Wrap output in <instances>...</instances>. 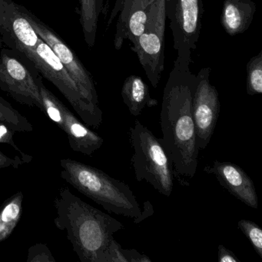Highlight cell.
Returning a JSON list of instances; mask_svg holds the SVG:
<instances>
[{"mask_svg":"<svg viewBox=\"0 0 262 262\" xmlns=\"http://www.w3.org/2000/svg\"><path fill=\"white\" fill-rule=\"evenodd\" d=\"M27 262H56L51 251L47 245L36 244L28 250Z\"/></svg>","mask_w":262,"mask_h":262,"instance_id":"44dd1931","label":"cell"},{"mask_svg":"<svg viewBox=\"0 0 262 262\" xmlns=\"http://www.w3.org/2000/svg\"><path fill=\"white\" fill-rule=\"evenodd\" d=\"M0 122L13 128L18 133H31L33 126L28 119L23 116L10 102L0 96Z\"/></svg>","mask_w":262,"mask_h":262,"instance_id":"ac0fdd59","label":"cell"},{"mask_svg":"<svg viewBox=\"0 0 262 262\" xmlns=\"http://www.w3.org/2000/svg\"><path fill=\"white\" fill-rule=\"evenodd\" d=\"M22 55L60 91L85 125L94 128L100 127L103 120L100 107L82 97L76 82L47 42L39 38L34 50H27Z\"/></svg>","mask_w":262,"mask_h":262,"instance_id":"5b68a950","label":"cell"},{"mask_svg":"<svg viewBox=\"0 0 262 262\" xmlns=\"http://www.w3.org/2000/svg\"><path fill=\"white\" fill-rule=\"evenodd\" d=\"M154 214V208L153 205H151V202L149 201H145L143 203V210L141 211L140 215L137 219H134L133 222L134 224H139L141 222H143L145 219L148 217H151Z\"/></svg>","mask_w":262,"mask_h":262,"instance_id":"d4e9b609","label":"cell"},{"mask_svg":"<svg viewBox=\"0 0 262 262\" xmlns=\"http://www.w3.org/2000/svg\"><path fill=\"white\" fill-rule=\"evenodd\" d=\"M13 3V0H0V24H2L7 11Z\"/></svg>","mask_w":262,"mask_h":262,"instance_id":"484cf974","label":"cell"},{"mask_svg":"<svg viewBox=\"0 0 262 262\" xmlns=\"http://www.w3.org/2000/svg\"><path fill=\"white\" fill-rule=\"evenodd\" d=\"M165 25V0H155L145 30L132 48L155 89L159 85L164 70Z\"/></svg>","mask_w":262,"mask_h":262,"instance_id":"8992f818","label":"cell"},{"mask_svg":"<svg viewBox=\"0 0 262 262\" xmlns=\"http://www.w3.org/2000/svg\"><path fill=\"white\" fill-rule=\"evenodd\" d=\"M246 91L249 96L262 93V51L247 64Z\"/></svg>","mask_w":262,"mask_h":262,"instance_id":"d6986e66","label":"cell"},{"mask_svg":"<svg viewBox=\"0 0 262 262\" xmlns=\"http://www.w3.org/2000/svg\"><path fill=\"white\" fill-rule=\"evenodd\" d=\"M78 1H80V0H78Z\"/></svg>","mask_w":262,"mask_h":262,"instance_id":"4316f807","label":"cell"},{"mask_svg":"<svg viewBox=\"0 0 262 262\" xmlns=\"http://www.w3.org/2000/svg\"><path fill=\"white\" fill-rule=\"evenodd\" d=\"M204 171L213 174L224 188L242 203L254 209L258 208V198L254 182L239 165L215 160L206 165Z\"/></svg>","mask_w":262,"mask_h":262,"instance_id":"7c38bea8","label":"cell"},{"mask_svg":"<svg viewBox=\"0 0 262 262\" xmlns=\"http://www.w3.org/2000/svg\"><path fill=\"white\" fill-rule=\"evenodd\" d=\"M237 226L249 241L257 255L262 258V230L260 226L247 219H241L237 222Z\"/></svg>","mask_w":262,"mask_h":262,"instance_id":"ffe728a7","label":"cell"},{"mask_svg":"<svg viewBox=\"0 0 262 262\" xmlns=\"http://www.w3.org/2000/svg\"><path fill=\"white\" fill-rule=\"evenodd\" d=\"M211 69L203 68L196 75L192 99V116L195 126L198 145L205 149L214 134L220 114L219 94L210 83Z\"/></svg>","mask_w":262,"mask_h":262,"instance_id":"8fae6325","label":"cell"},{"mask_svg":"<svg viewBox=\"0 0 262 262\" xmlns=\"http://www.w3.org/2000/svg\"><path fill=\"white\" fill-rule=\"evenodd\" d=\"M39 78V75L31 73L13 52L2 50L0 53V89L19 103L37 107L43 112Z\"/></svg>","mask_w":262,"mask_h":262,"instance_id":"30bf717a","label":"cell"},{"mask_svg":"<svg viewBox=\"0 0 262 262\" xmlns=\"http://www.w3.org/2000/svg\"><path fill=\"white\" fill-rule=\"evenodd\" d=\"M27 164V162L22 159V157L16 156L14 159L6 156L4 153L0 151V168H9V167H13L17 169L20 165Z\"/></svg>","mask_w":262,"mask_h":262,"instance_id":"603a6c76","label":"cell"},{"mask_svg":"<svg viewBox=\"0 0 262 262\" xmlns=\"http://www.w3.org/2000/svg\"><path fill=\"white\" fill-rule=\"evenodd\" d=\"M24 194L19 191L9 198L0 207V242L13 234L21 219Z\"/></svg>","mask_w":262,"mask_h":262,"instance_id":"2e32d148","label":"cell"},{"mask_svg":"<svg viewBox=\"0 0 262 262\" xmlns=\"http://www.w3.org/2000/svg\"><path fill=\"white\" fill-rule=\"evenodd\" d=\"M255 12L253 0H224L221 24L229 36L242 34L251 27Z\"/></svg>","mask_w":262,"mask_h":262,"instance_id":"5bb4252c","label":"cell"},{"mask_svg":"<svg viewBox=\"0 0 262 262\" xmlns=\"http://www.w3.org/2000/svg\"><path fill=\"white\" fill-rule=\"evenodd\" d=\"M121 96L124 103L133 116L142 114L145 107L156 106L158 102L150 96L148 85L140 76L131 75L124 81Z\"/></svg>","mask_w":262,"mask_h":262,"instance_id":"9a60e30c","label":"cell"},{"mask_svg":"<svg viewBox=\"0 0 262 262\" xmlns=\"http://www.w3.org/2000/svg\"><path fill=\"white\" fill-rule=\"evenodd\" d=\"M55 208V225L66 231L79 260L105 262L113 234L123 229V224L83 202L68 188L61 189Z\"/></svg>","mask_w":262,"mask_h":262,"instance_id":"7a4b0ae2","label":"cell"},{"mask_svg":"<svg viewBox=\"0 0 262 262\" xmlns=\"http://www.w3.org/2000/svg\"><path fill=\"white\" fill-rule=\"evenodd\" d=\"M61 178L108 212L137 219L141 209L133 190L99 168L71 159L60 160Z\"/></svg>","mask_w":262,"mask_h":262,"instance_id":"3957f363","label":"cell"},{"mask_svg":"<svg viewBox=\"0 0 262 262\" xmlns=\"http://www.w3.org/2000/svg\"><path fill=\"white\" fill-rule=\"evenodd\" d=\"M165 13L177 56L191 58L202 30V0H165Z\"/></svg>","mask_w":262,"mask_h":262,"instance_id":"ba28073f","label":"cell"},{"mask_svg":"<svg viewBox=\"0 0 262 262\" xmlns=\"http://www.w3.org/2000/svg\"><path fill=\"white\" fill-rule=\"evenodd\" d=\"M39 90L43 104V113L56 124L68 137L70 148L76 152L92 156L103 145L104 139L81 122L51 91L39 78Z\"/></svg>","mask_w":262,"mask_h":262,"instance_id":"52a82bcc","label":"cell"},{"mask_svg":"<svg viewBox=\"0 0 262 262\" xmlns=\"http://www.w3.org/2000/svg\"><path fill=\"white\" fill-rule=\"evenodd\" d=\"M217 260L219 262H241L233 251L225 248L223 245H219L217 247Z\"/></svg>","mask_w":262,"mask_h":262,"instance_id":"cb8c5ba5","label":"cell"},{"mask_svg":"<svg viewBox=\"0 0 262 262\" xmlns=\"http://www.w3.org/2000/svg\"><path fill=\"white\" fill-rule=\"evenodd\" d=\"M191 58L178 56L162 96L160 114L162 142L171 162L174 180L188 187L195 176L199 148L192 116L196 75Z\"/></svg>","mask_w":262,"mask_h":262,"instance_id":"6da1fadb","label":"cell"},{"mask_svg":"<svg viewBox=\"0 0 262 262\" xmlns=\"http://www.w3.org/2000/svg\"><path fill=\"white\" fill-rule=\"evenodd\" d=\"M15 133L16 132L13 128L3 122H0V144L10 145L20 154L21 157L27 163H30L33 159V157L30 155L23 152L22 150L16 145L14 141Z\"/></svg>","mask_w":262,"mask_h":262,"instance_id":"7402d4cb","label":"cell"},{"mask_svg":"<svg viewBox=\"0 0 262 262\" xmlns=\"http://www.w3.org/2000/svg\"><path fill=\"white\" fill-rule=\"evenodd\" d=\"M128 135L133 150L131 164L136 180L145 181L158 192L170 197L174 179L162 139L156 137L139 120L130 127Z\"/></svg>","mask_w":262,"mask_h":262,"instance_id":"277c9868","label":"cell"},{"mask_svg":"<svg viewBox=\"0 0 262 262\" xmlns=\"http://www.w3.org/2000/svg\"><path fill=\"white\" fill-rule=\"evenodd\" d=\"M102 8V0H80V24L84 39L90 47L96 42L98 21Z\"/></svg>","mask_w":262,"mask_h":262,"instance_id":"e0dca14e","label":"cell"},{"mask_svg":"<svg viewBox=\"0 0 262 262\" xmlns=\"http://www.w3.org/2000/svg\"><path fill=\"white\" fill-rule=\"evenodd\" d=\"M20 8L31 23L39 37L47 42V45L59 58L72 79L77 85L82 97L90 103L99 106V97L93 77L79 60L76 53L49 26L42 22L25 7L20 6Z\"/></svg>","mask_w":262,"mask_h":262,"instance_id":"9c48e42d","label":"cell"},{"mask_svg":"<svg viewBox=\"0 0 262 262\" xmlns=\"http://www.w3.org/2000/svg\"><path fill=\"white\" fill-rule=\"evenodd\" d=\"M0 34L7 45L21 54L27 50H34L40 38L21 10L20 6L15 3L0 24Z\"/></svg>","mask_w":262,"mask_h":262,"instance_id":"4fadbf2b","label":"cell"}]
</instances>
